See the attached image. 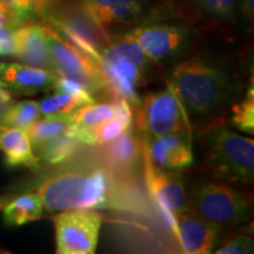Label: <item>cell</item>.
Instances as JSON below:
<instances>
[{
  "label": "cell",
  "instance_id": "cell-30",
  "mask_svg": "<svg viewBox=\"0 0 254 254\" xmlns=\"http://www.w3.org/2000/svg\"><path fill=\"white\" fill-rule=\"evenodd\" d=\"M1 1L15 15L21 25L30 23L37 15L31 0H1Z\"/></svg>",
  "mask_w": 254,
  "mask_h": 254
},
{
  "label": "cell",
  "instance_id": "cell-20",
  "mask_svg": "<svg viewBox=\"0 0 254 254\" xmlns=\"http://www.w3.org/2000/svg\"><path fill=\"white\" fill-rule=\"evenodd\" d=\"M71 114H53L46 116L44 119H38L25 131L30 136L33 148L39 147L45 142L52 140L53 138L64 134L68 131L71 125Z\"/></svg>",
  "mask_w": 254,
  "mask_h": 254
},
{
  "label": "cell",
  "instance_id": "cell-27",
  "mask_svg": "<svg viewBox=\"0 0 254 254\" xmlns=\"http://www.w3.org/2000/svg\"><path fill=\"white\" fill-rule=\"evenodd\" d=\"M211 17L220 20H230L236 14L238 0H196Z\"/></svg>",
  "mask_w": 254,
  "mask_h": 254
},
{
  "label": "cell",
  "instance_id": "cell-9",
  "mask_svg": "<svg viewBox=\"0 0 254 254\" xmlns=\"http://www.w3.org/2000/svg\"><path fill=\"white\" fill-rule=\"evenodd\" d=\"M47 23L94 63L101 51L111 43L109 33L95 23L81 4L69 6L63 12H53Z\"/></svg>",
  "mask_w": 254,
  "mask_h": 254
},
{
  "label": "cell",
  "instance_id": "cell-21",
  "mask_svg": "<svg viewBox=\"0 0 254 254\" xmlns=\"http://www.w3.org/2000/svg\"><path fill=\"white\" fill-rule=\"evenodd\" d=\"M81 142L67 132L36 148L38 160L50 165L65 163L77 154Z\"/></svg>",
  "mask_w": 254,
  "mask_h": 254
},
{
  "label": "cell",
  "instance_id": "cell-25",
  "mask_svg": "<svg viewBox=\"0 0 254 254\" xmlns=\"http://www.w3.org/2000/svg\"><path fill=\"white\" fill-rule=\"evenodd\" d=\"M232 124L241 131L254 133V88L253 80L251 81V87L247 90L245 98L232 107Z\"/></svg>",
  "mask_w": 254,
  "mask_h": 254
},
{
  "label": "cell",
  "instance_id": "cell-22",
  "mask_svg": "<svg viewBox=\"0 0 254 254\" xmlns=\"http://www.w3.org/2000/svg\"><path fill=\"white\" fill-rule=\"evenodd\" d=\"M114 117L113 104L90 103L74 110L69 116L71 126L92 129L100 123Z\"/></svg>",
  "mask_w": 254,
  "mask_h": 254
},
{
  "label": "cell",
  "instance_id": "cell-4",
  "mask_svg": "<svg viewBox=\"0 0 254 254\" xmlns=\"http://www.w3.org/2000/svg\"><path fill=\"white\" fill-rule=\"evenodd\" d=\"M151 62L141 47L128 36L112 41L101 51L97 66L106 82L112 99H123L135 107L138 88L145 80Z\"/></svg>",
  "mask_w": 254,
  "mask_h": 254
},
{
  "label": "cell",
  "instance_id": "cell-17",
  "mask_svg": "<svg viewBox=\"0 0 254 254\" xmlns=\"http://www.w3.org/2000/svg\"><path fill=\"white\" fill-rule=\"evenodd\" d=\"M101 146H104L101 155L105 164L114 172H131L142 158V140L129 128Z\"/></svg>",
  "mask_w": 254,
  "mask_h": 254
},
{
  "label": "cell",
  "instance_id": "cell-15",
  "mask_svg": "<svg viewBox=\"0 0 254 254\" xmlns=\"http://www.w3.org/2000/svg\"><path fill=\"white\" fill-rule=\"evenodd\" d=\"M13 33L15 57L26 65L53 71L46 26L27 23L15 28Z\"/></svg>",
  "mask_w": 254,
  "mask_h": 254
},
{
  "label": "cell",
  "instance_id": "cell-8",
  "mask_svg": "<svg viewBox=\"0 0 254 254\" xmlns=\"http://www.w3.org/2000/svg\"><path fill=\"white\" fill-rule=\"evenodd\" d=\"M47 39L56 74L74 79L93 95L106 90V82L97 64L60 36L53 28L47 27Z\"/></svg>",
  "mask_w": 254,
  "mask_h": 254
},
{
  "label": "cell",
  "instance_id": "cell-23",
  "mask_svg": "<svg viewBox=\"0 0 254 254\" xmlns=\"http://www.w3.org/2000/svg\"><path fill=\"white\" fill-rule=\"evenodd\" d=\"M39 118V103L33 100H24L17 104L13 103V105L6 111L1 119V125L26 129Z\"/></svg>",
  "mask_w": 254,
  "mask_h": 254
},
{
  "label": "cell",
  "instance_id": "cell-14",
  "mask_svg": "<svg viewBox=\"0 0 254 254\" xmlns=\"http://www.w3.org/2000/svg\"><path fill=\"white\" fill-rule=\"evenodd\" d=\"M56 73L50 69L33 67L26 64H0V82L18 94L33 95L53 87Z\"/></svg>",
  "mask_w": 254,
  "mask_h": 254
},
{
  "label": "cell",
  "instance_id": "cell-6",
  "mask_svg": "<svg viewBox=\"0 0 254 254\" xmlns=\"http://www.w3.org/2000/svg\"><path fill=\"white\" fill-rule=\"evenodd\" d=\"M132 111L133 122L144 138L192 131L189 114L170 85L166 90L148 93Z\"/></svg>",
  "mask_w": 254,
  "mask_h": 254
},
{
  "label": "cell",
  "instance_id": "cell-11",
  "mask_svg": "<svg viewBox=\"0 0 254 254\" xmlns=\"http://www.w3.org/2000/svg\"><path fill=\"white\" fill-rule=\"evenodd\" d=\"M141 47L151 62L166 63L182 52L189 39V31L178 25L150 24L126 33Z\"/></svg>",
  "mask_w": 254,
  "mask_h": 254
},
{
  "label": "cell",
  "instance_id": "cell-35",
  "mask_svg": "<svg viewBox=\"0 0 254 254\" xmlns=\"http://www.w3.org/2000/svg\"><path fill=\"white\" fill-rule=\"evenodd\" d=\"M241 8L249 20H253V11H254V0H241Z\"/></svg>",
  "mask_w": 254,
  "mask_h": 254
},
{
  "label": "cell",
  "instance_id": "cell-36",
  "mask_svg": "<svg viewBox=\"0 0 254 254\" xmlns=\"http://www.w3.org/2000/svg\"><path fill=\"white\" fill-rule=\"evenodd\" d=\"M1 206H2V200L0 199V208H1Z\"/></svg>",
  "mask_w": 254,
  "mask_h": 254
},
{
  "label": "cell",
  "instance_id": "cell-1",
  "mask_svg": "<svg viewBox=\"0 0 254 254\" xmlns=\"http://www.w3.org/2000/svg\"><path fill=\"white\" fill-rule=\"evenodd\" d=\"M37 193L47 212L120 207L122 202L116 180L104 168L63 171L44 180Z\"/></svg>",
  "mask_w": 254,
  "mask_h": 254
},
{
  "label": "cell",
  "instance_id": "cell-10",
  "mask_svg": "<svg viewBox=\"0 0 254 254\" xmlns=\"http://www.w3.org/2000/svg\"><path fill=\"white\" fill-rule=\"evenodd\" d=\"M142 159L148 193L160 212L166 217L167 224L171 225L177 214L189 211V200L183 177L178 171L163 170L154 166L144 150Z\"/></svg>",
  "mask_w": 254,
  "mask_h": 254
},
{
  "label": "cell",
  "instance_id": "cell-18",
  "mask_svg": "<svg viewBox=\"0 0 254 254\" xmlns=\"http://www.w3.org/2000/svg\"><path fill=\"white\" fill-rule=\"evenodd\" d=\"M0 151L11 167H37L39 165L30 136L25 129L0 125Z\"/></svg>",
  "mask_w": 254,
  "mask_h": 254
},
{
  "label": "cell",
  "instance_id": "cell-29",
  "mask_svg": "<svg viewBox=\"0 0 254 254\" xmlns=\"http://www.w3.org/2000/svg\"><path fill=\"white\" fill-rule=\"evenodd\" d=\"M217 254H247L253 252V239L250 236L238 234L225 240L213 251Z\"/></svg>",
  "mask_w": 254,
  "mask_h": 254
},
{
  "label": "cell",
  "instance_id": "cell-33",
  "mask_svg": "<svg viewBox=\"0 0 254 254\" xmlns=\"http://www.w3.org/2000/svg\"><path fill=\"white\" fill-rule=\"evenodd\" d=\"M1 26H8L15 30L17 27L21 26V24L19 23L15 15L6 7L4 2L0 0V27Z\"/></svg>",
  "mask_w": 254,
  "mask_h": 254
},
{
  "label": "cell",
  "instance_id": "cell-2",
  "mask_svg": "<svg viewBox=\"0 0 254 254\" xmlns=\"http://www.w3.org/2000/svg\"><path fill=\"white\" fill-rule=\"evenodd\" d=\"M168 85L187 114L200 118L220 113L234 91L233 81L224 68L198 57L177 65Z\"/></svg>",
  "mask_w": 254,
  "mask_h": 254
},
{
  "label": "cell",
  "instance_id": "cell-13",
  "mask_svg": "<svg viewBox=\"0 0 254 254\" xmlns=\"http://www.w3.org/2000/svg\"><path fill=\"white\" fill-rule=\"evenodd\" d=\"M185 253H211L220 241V226L192 212L185 211L174 217L170 225Z\"/></svg>",
  "mask_w": 254,
  "mask_h": 254
},
{
  "label": "cell",
  "instance_id": "cell-26",
  "mask_svg": "<svg viewBox=\"0 0 254 254\" xmlns=\"http://www.w3.org/2000/svg\"><path fill=\"white\" fill-rule=\"evenodd\" d=\"M126 129L128 128L119 119L114 118V117L109 120H105L91 129L92 145L101 146L106 144L107 141L112 140Z\"/></svg>",
  "mask_w": 254,
  "mask_h": 254
},
{
  "label": "cell",
  "instance_id": "cell-7",
  "mask_svg": "<svg viewBox=\"0 0 254 254\" xmlns=\"http://www.w3.org/2000/svg\"><path fill=\"white\" fill-rule=\"evenodd\" d=\"M104 217L92 208L63 211L53 218L57 253L92 254L97 249Z\"/></svg>",
  "mask_w": 254,
  "mask_h": 254
},
{
  "label": "cell",
  "instance_id": "cell-28",
  "mask_svg": "<svg viewBox=\"0 0 254 254\" xmlns=\"http://www.w3.org/2000/svg\"><path fill=\"white\" fill-rule=\"evenodd\" d=\"M52 88L55 92H64V93L75 95V97L80 98V99L84 100L86 104L94 103L93 97H92L90 92L82 86L80 82L74 80V79L56 74V79H55V82H53Z\"/></svg>",
  "mask_w": 254,
  "mask_h": 254
},
{
  "label": "cell",
  "instance_id": "cell-5",
  "mask_svg": "<svg viewBox=\"0 0 254 254\" xmlns=\"http://www.w3.org/2000/svg\"><path fill=\"white\" fill-rule=\"evenodd\" d=\"M186 193L189 209L218 226L239 225L252 214V195L228 184L198 180Z\"/></svg>",
  "mask_w": 254,
  "mask_h": 254
},
{
  "label": "cell",
  "instance_id": "cell-32",
  "mask_svg": "<svg viewBox=\"0 0 254 254\" xmlns=\"http://www.w3.org/2000/svg\"><path fill=\"white\" fill-rule=\"evenodd\" d=\"M34 12L38 17L47 21L56 11L57 0H31Z\"/></svg>",
  "mask_w": 254,
  "mask_h": 254
},
{
  "label": "cell",
  "instance_id": "cell-12",
  "mask_svg": "<svg viewBox=\"0 0 254 254\" xmlns=\"http://www.w3.org/2000/svg\"><path fill=\"white\" fill-rule=\"evenodd\" d=\"M142 150L151 163L168 171H182L193 163L190 133H170L155 138H144Z\"/></svg>",
  "mask_w": 254,
  "mask_h": 254
},
{
  "label": "cell",
  "instance_id": "cell-3",
  "mask_svg": "<svg viewBox=\"0 0 254 254\" xmlns=\"http://www.w3.org/2000/svg\"><path fill=\"white\" fill-rule=\"evenodd\" d=\"M200 170L228 185H249L254 178V141L214 123L201 134Z\"/></svg>",
  "mask_w": 254,
  "mask_h": 254
},
{
  "label": "cell",
  "instance_id": "cell-24",
  "mask_svg": "<svg viewBox=\"0 0 254 254\" xmlns=\"http://www.w3.org/2000/svg\"><path fill=\"white\" fill-rule=\"evenodd\" d=\"M84 100L75 95L55 92L39 103L40 116H53V114H71L78 107L85 105Z\"/></svg>",
  "mask_w": 254,
  "mask_h": 254
},
{
  "label": "cell",
  "instance_id": "cell-34",
  "mask_svg": "<svg viewBox=\"0 0 254 254\" xmlns=\"http://www.w3.org/2000/svg\"><path fill=\"white\" fill-rule=\"evenodd\" d=\"M12 105H13V98H12V95L7 88L0 82V125H1V119L6 113V111Z\"/></svg>",
  "mask_w": 254,
  "mask_h": 254
},
{
  "label": "cell",
  "instance_id": "cell-19",
  "mask_svg": "<svg viewBox=\"0 0 254 254\" xmlns=\"http://www.w3.org/2000/svg\"><path fill=\"white\" fill-rule=\"evenodd\" d=\"M44 206L38 193H28L8 202L2 209L4 221L9 226H21L40 219Z\"/></svg>",
  "mask_w": 254,
  "mask_h": 254
},
{
  "label": "cell",
  "instance_id": "cell-16",
  "mask_svg": "<svg viewBox=\"0 0 254 254\" xmlns=\"http://www.w3.org/2000/svg\"><path fill=\"white\" fill-rule=\"evenodd\" d=\"M91 18L109 33V28L134 21L144 9L142 0H82Z\"/></svg>",
  "mask_w": 254,
  "mask_h": 254
},
{
  "label": "cell",
  "instance_id": "cell-31",
  "mask_svg": "<svg viewBox=\"0 0 254 254\" xmlns=\"http://www.w3.org/2000/svg\"><path fill=\"white\" fill-rule=\"evenodd\" d=\"M13 28L8 26L0 27V56H14L15 41Z\"/></svg>",
  "mask_w": 254,
  "mask_h": 254
}]
</instances>
